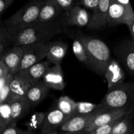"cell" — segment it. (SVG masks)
Listing matches in <instances>:
<instances>
[{"instance_id":"1","label":"cell","mask_w":134,"mask_h":134,"mask_svg":"<svg viewBox=\"0 0 134 134\" xmlns=\"http://www.w3.org/2000/svg\"><path fill=\"white\" fill-rule=\"evenodd\" d=\"M65 25L64 18L49 22H35L10 37V42L14 46L47 43L53 37L61 34Z\"/></svg>"},{"instance_id":"2","label":"cell","mask_w":134,"mask_h":134,"mask_svg":"<svg viewBox=\"0 0 134 134\" xmlns=\"http://www.w3.org/2000/svg\"><path fill=\"white\" fill-rule=\"evenodd\" d=\"M46 0H32L24 5L1 24L5 27L9 38L36 22Z\"/></svg>"},{"instance_id":"3","label":"cell","mask_w":134,"mask_h":134,"mask_svg":"<svg viewBox=\"0 0 134 134\" xmlns=\"http://www.w3.org/2000/svg\"><path fill=\"white\" fill-rule=\"evenodd\" d=\"M107 109H122L127 111L126 117L134 121V83L123 82L108 90L101 101Z\"/></svg>"},{"instance_id":"4","label":"cell","mask_w":134,"mask_h":134,"mask_svg":"<svg viewBox=\"0 0 134 134\" xmlns=\"http://www.w3.org/2000/svg\"><path fill=\"white\" fill-rule=\"evenodd\" d=\"M83 42L90 62V69L100 75H105L111 60V52L107 44L96 38L79 34Z\"/></svg>"},{"instance_id":"5","label":"cell","mask_w":134,"mask_h":134,"mask_svg":"<svg viewBox=\"0 0 134 134\" xmlns=\"http://www.w3.org/2000/svg\"><path fill=\"white\" fill-rule=\"evenodd\" d=\"M51 43H39L21 45L24 50L23 58L20 71L26 69L34 64L40 62L47 57Z\"/></svg>"},{"instance_id":"6","label":"cell","mask_w":134,"mask_h":134,"mask_svg":"<svg viewBox=\"0 0 134 134\" xmlns=\"http://www.w3.org/2000/svg\"><path fill=\"white\" fill-rule=\"evenodd\" d=\"M133 17L134 11H131L115 0H111L107 14V26L127 25Z\"/></svg>"},{"instance_id":"7","label":"cell","mask_w":134,"mask_h":134,"mask_svg":"<svg viewBox=\"0 0 134 134\" xmlns=\"http://www.w3.org/2000/svg\"><path fill=\"white\" fill-rule=\"evenodd\" d=\"M116 56L127 71L134 77V43L133 39H127L115 49Z\"/></svg>"},{"instance_id":"8","label":"cell","mask_w":134,"mask_h":134,"mask_svg":"<svg viewBox=\"0 0 134 134\" xmlns=\"http://www.w3.org/2000/svg\"><path fill=\"white\" fill-rule=\"evenodd\" d=\"M101 113L102 112L88 115L71 116L60 126V130L65 133H80L88 126L92 120Z\"/></svg>"},{"instance_id":"9","label":"cell","mask_w":134,"mask_h":134,"mask_svg":"<svg viewBox=\"0 0 134 134\" xmlns=\"http://www.w3.org/2000/svg\"><path fill=\"white\" fill-rule=\"evenodd\" d=\"M127 111L122 109H107L105 111L97 115L88 126L80 133H88L96 128L106 124L119 119L122 116H126Z\"/></svg>"},{"instance_id":"10","label":"cell","mask_w":134,"mask_h":134,"mask_svg":"<svg viewBox=\"0 0 134 134\" xmlns=\"http://www.w3.org/2000/svg\"><path fill=\"white\" fill-rule=\"evenodd\" d=\"M69 119V116L64 115L58 107L56 109H53L48 113H46L44 122L40 128V133L45 134L58 133L56 128L61 126Z\"/></svg>"},{"instance_id":"11","label":"cell","mask_w":134,"mask_h":134,"mask_svg":"<svg viewBox=\"0 0 134 134\" xmlns=\"http://www.w3.org/2000/svg\"><path fill=\"white\" fill-rule=\"evenodd\" d=\"M51 64H52L48 60L46 61H41L26 69L19 71L16 74L25 81L34 85L41 79L43 78V75L47 69L51 67Z\"/></svg>"},{"instance_id":"12","label":"cell","mask_w":134,"mask_h":134,"mask_svg":"<svg viewBox=\"0 0 134 134\" xmlns=\"http://www.w3.org/2000/svg\"><path fill=\"white\" fill-rule=\"evenodd\" d=\"M66 25L85 27L88 25L90 18L88 12L79 5L73 6L65 10L64 17Z\"/></svg>"},{"instance_id":"13","label":"cell","mask_w":134,"mask_h":134,"mask_svg":"<svg viewBox=\"0 0 134 134\" xmlns=\"http://www.w3.org/2000/svg\"><path fill=\"white\" fill-rule=\"evenodd\" d=\"M111 0H99L98 6L94 10L92 16L90 18L88 28L91 30H100L107 26V18Z\"/></svg>"},{"instance_id":"14","label":"cell","mask_w":134,"mask_h":134,"mask_svg":"<svg viewBox=\"0 0 134 134\" xmlns=\"http://www.w3.org/2000/svg\"><path fill=\"white\" fill-rule=\"evenodd\" d=\"M24 50L21 45H14L10 49L7 51L2 55L1 58L9 68L10 73L16 74L20 69L22 58H23Z\"/></svg>"},{"instance_id":"15","label":"cell","mask_w":134,"mask_h":134,"mask_svg":"<svg viewBox=\"0 0 134 134\" xmlns=\"http://www.w3.org/2000/svg\"><path fill=\"white\" fill-rule=\"evenodd\" d=\"M104 76L107 82L108 90L122 83L126 78L125 73L122 67L116 60L113 58L107 66Z\"/></svg>"},{"instance_id":"16","label":"cell","mask_w":134,"mask_h":134,"mask_svg":"<svg viewBox=\"0 0 134 134\" xmlns=\"http://www.w3.org/2000/svg\"><path fill=\"white\" fill-rule=\"evenodd\" d=\"M46 85L51 89L63 90L65 88L64 73L61 64L50 67L43 77Z\"/></svg>"},{"instance_id":"17","label":"cell","mask_w":134,"mask_h":134,"mask_svg":"<svg viewBox=\"0 0 134 134\" xmlns=\"http://www.w3.org/2000/svg\"><path fill=\"white\" fill-rule=\"evenodd\" d=\"M9 100L11 107L12 122H17L31 110V106L26 97L10 96Z\"/></svg>"},{"instance_id":"18","label":"cell","mask_w":134,"mask_h":134,"mask_svg":"<svg viewBox=\"0 0 134 134\" xmlns=\"http://www.w3.org/2000/svg\"><path fill=\"white\" fill-rule=\"evenodd\" d=\"M50 88L44 81H40L33 85L27 91L26 97L30 102L31 107L37 105L48 95Z\"/></svg>"},{"instance_id":"19","label":"cell","mask_w":134,"mask_h":134,"mask_svg":"<svg viewBox=\"0 0 134 134\" xmlns=\"http://www.w3.org/2000/svg\"><path fill=\"white\" fill-rule=\"evenodd\" d=\"M63 10L56 0H46L36 22H49L58 20Z\"/></svg>"},{"instance_id":"20","label":"cell","mask_w":134,"mask_h":134,"mask_svg":"<svg viewBox=\"0 0 134 134\" xmlns=\"http://www.w3.org/2000/svg\"><path fill=\"white\" fill-rule=\"evenodd\" d=\"M68 48V44L64 41H59L51 43L47 55V60L53 65L61 64Z\"/></svg>"},{"instance_id":"21","label":"cell","mask_w":134,"mask_h":134,"mask_svg":"<svg viewBox=\"0 0 134 134\" xmlns=\"http://www.w3.org/2000/svg\"><path fill=\"white\" fill-rule=\"evenodd\" d=\"M107 107L99 103L98 104L86 102H76L74 111L72 116L74 115H88L96 113L103 112L107 109Z\"/></svg>"},{"instance_id":"22","label":"cell","mask_w":134,"mask_h":134,"mask_svg":"<svg viewBox=\"0 0 134 134\" xmlns=\"http://www.w3.org/2000/svg\"><path fill=\"white\" fill-rule=\"evenodd\" d=\"M32 85V84L25 81L18 75L14 74V78L10 84V96L26 97L27 91Z\"/></svg>"},{"instance_id":"23","label":"cell","mask_w":134,"mask_h":134,"mask_svg":"<svg viewBox=\"0 0 134 134\" xmlns=\"http://www.w3.org/2000/svg\"><path fill=\"white\" fill-rule=\"evenodd\" d=\"M73 52L77 60L90 68V62L88 57L86 47L80 37L77 35L73 42Z\"/></svg>"},{"instance_id":"24","label":"cell","mask_w":134,"mask_h":134,"mask_svg":"<svg viewBox=\"0 0 134 134\" xmlns=\"http://www.w3.org/2000/svg\"><path fill=\"white\" fill-rule=\"evenodd\" d=\"M45 116L46 113L44 112L34 113L28 121L25 124L27 130L31 132V134L36 133L37 131L41 127Z\"/></svg>"},{"instance_id":"25","label":"cell","mask_w":134,"mask_h":134,"mask_svg":"<svg viewBox=\"0 0 134 134\" xmlns=\"http://www.w3.org/2000/svg\"><path fill=\"white\" fill-rule=\"evenodd\" d=\"M0 132L12 122L11 107L10 102L8 99L3 103H0Z\"/></svg>"},{"instance_id":"26","label":"cell","mask_w":134,"mask_h":134,"mask_svg":"<svg viewBox=\"0 0 134 134\" xmlns=\"http://www.w3.org/2000/svg\"><path fill=\"white\" fill-rule=\"evenodd\" d=\"M134 124L133 120L124 116L113 130L111 134H133Z\"/></svg>"},{"instance_id":"27","label":"cell","mask_w":134,"mask_h":134,"mask_svg":"<svg viewBox=\"0 0 134 134\" xmlns=\"http://www.w3.org/2000/svg\"><path fill=\"white\" fill-rule=\"evenodd\" d=\"M76 102L69 96H63L58 100L57 107L66 116L69 118L73 115Z\"/></svg>"},{"instance_id":"28","label":"cell","mask_w":134,"mask_h":134,"mask_svg":"<svg viewBox=\"0 0 134 134\" xmlns=\"http://www.w3.org/2000/svg\"><path fill=\"white\" fill-rule=\"evenodd\" d=\"M124 116L119 118V119H116L113 121L109 122L106 124L98 126L94 129L93 130L90 131L88 134H111L113 130L115 128V126L119 123V122L121 120Z\"/></svg>"},{"instance_id":"29","label":"cell","mask_w":134,"mask_h":134,"mask_svg":"<svg viewBox=\"0 0 134 134\" xmlns=\"http://www.w3.org/2000/svg\"><path fill=\"white\" fill-rule=\"evenodd\" d=\"M14 75L13 73H9L3 87L0 89V103H3L9 99L10 93V84L14 78Z\"/></svg>"},{"instance_id":"30","label":"cell","mask_w":134,"mask_h":134,"mask_svg":"<svg viewBox=\"0 0 134 134\" xmlns=\"http://www.w3.org/2000/svg\"><path fill=\"white\" fill-rule=\"evenodd\" d=\"M16 122H13L10 123L7 127H5L1 132V134H31L28 130H24L18 128L16 125Z\"/></svg>"},{"instance_id":"31","label":"cell","mask_w":134,"mask_h":134,"mask_svg":"<svg viewBox=\"0 0 134 134\" xmlns=\"http://www.w3.org/2000/svg\"><path fill=\"white\" fill-rule=\"evenodd\" d=\"M10 42V38L8 34L7 31L5 30V27L1 24V28H0V52L1 55L3 54L4 50L7 47L8 44Z\"/></svg>"},{"instance_id":"32","label":"cell","mask_w":134,"mask_h":134,"mask_svg":"<svg viewBox=\"0 0 134 134\" xmlns=\"http://www.w3.org/2000/svg\"><path fill=\"white\" fill-rule=\"evenodd\" d=\"M99 1V0H80L79 3L87 9L95 10Z\"/></svg>"},{"instance_id":"33","label":"cell","mask_w":134,"mask_h":134,"mask_svg":"<svg viewBox=\"0 0 134 134\" xmlns=\"http://www.w3.org/2000/svg\"><path fill=\"white\" fill-rule=\"evenodd\" d=\"M14 0H0V14L3 15Z\"/></svg>"},{"instance_id":"34","label":"cell","mask_w":134,"mask_h":134,"mask_svg":"<svg viewBox=\"0 0 134 134\" xmlns=\"http://www.w3.org/2000/svg\"><path fill=\"white\" fill-rule=\"evenodd\" d=\"M64 10H66L73 6V0H56Z\"/></svg>"},{"instance_id":"35","label":"cell","mask_w":134,"mask_h":134,"mask_svg":"<svg viewBox=\"0 0 134 134\" xmlns=\"http://www.w3.org/2000/svg\"><path fill=\"white\" fill-rule=\"evenodd\" d=\"M116 2L119 3L121 5H124V7L127 8L128 9H129L131 11H133V8H132V5H131V3L130 0H115Z\"/></svg>"},{"instance_id":"36","label":"cell","mask_w":134,"mask_h":134,"mask_svg":"<svg viewBox=\"0 0 134 134\" xmlns=\"http://www.w3.org/2000/svg\"><path fill=\"white\" fill-rule=\"evenodd\" d=\"M127 26L128 27L130 32L131 37L132 38L134 37V17L129 22V23L127 24Z\"/></svg>"},{"instance_id":"37","label":"cell","mask_w":134,"mask_h":134,"mask_svg":"<svg viewBox=\"0 0 134 134\" xmlns=\"http://www.w3.org/2000/svg\"><path fill=\"white\" fill-rule=\"evenodd\" d=\"M132 39H133V40L134 41V37H133V38H132Z\"/></svg>"},{"instance_id":"38","label":"cell","mask_w":134,"mask_h":134,"mask_svg":"<svg viewBox=\"0 0 134 134\" xmlns=\"http://www.w3.org/2000/svg\"><path fill=\"white\" fill-rule=\"evenodd\" d=\"M133 43H134V41H133Z\"/></svg>"}]
</instances>
